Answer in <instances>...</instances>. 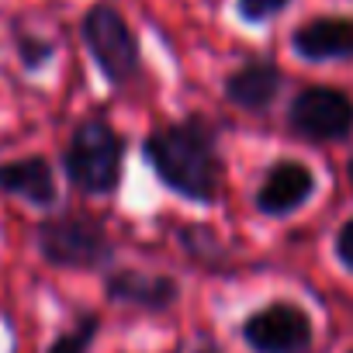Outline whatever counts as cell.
Returning a JSON list of instances; mask_svg holds the SVG:
<instances>
[{"mask_svg": "<svg viewBox=\"0 0 353 353\" xmlns=\"http://www.w3.org/2000/svg\"><path fill=\"white\" fill-rule=\"evenodd\" d=\"M294 52L305 59H350L353 56V18H315L294 32Z\"/></svg>", "mask_w": 353, "mask_h": 353, "instance_id": "cell-8", "label": "cell"}, {"mask_svg": "<svg viewBox=\"0 0 353 353\" xmlns=\"http://www.w3.org/2000/svg\"><path fill=\"white\" fill-rule=\"evenodd\" d=\"M350 184H353V159H350Z\"/></svg>", "mask_w": 353, "mask_h": 353, "instance_id": "cell-17", "label": "cell"}, {"mask_svg": "<svg viewBox=\"0 0 353 353\" xmlns=\"http://www.w3.org/2000/svg\"><path fill=\"white\" fill-rule=\"evenodd\" d=\"M0 191L25 198L32 205H52L56 201V176L52 166L42 156H28V159H14L0 166Z\"/></svg>", "mask_w": 353, "mask_h": 353, "instance_id": "cell-9", "label": "cell"}, {"mask_svg": "<svg viewBox=\"0 0 353 353\" xmlns=\"http://www.w3.org/2000/svg\"><path fill=\"white\" fill-rule=\"evenodd\" d=\"M336 256H339V263L353 274V219L339 229V236H336Z\"/></svg>", "mask_w": 353, "mask_h": 353, "instance_id": "cell-14", "label": "cell"}, {"mask_svg": "<svg viewBox=\"0 0 353 353\" xmlns=\"http://www.w3.org/2000/svg\"><path fill=\"white\" fill-rule=\"evenodd\" d=\"M315 191V176L305 163L298 159H281L270 173L263 188L256 191V208L270 219H284L291 212H298Z\"/></svg>", "mask_w": 353, "mask_h": 353, "instance_id": "cell-7", "label": "cell"}, {"mask_svg": "<svg viewBox=\"0 0 353 353\" xmlns=\"http://www.w3.org/2000/svg\"><path fill=\"white\" fill-rule=\"evenodd\" d=\"M350 353H353V350H350Z\"/></svg>", "mask_w": 353, "mask_h": 353, "instance_id": "cell-18", "label": "cell"}, {"mask_svg": "<svg viewBox=\"0 0 353 353\" xmlns=\"http://www.w3.org/2000/svg\"><path fill=\"white\" fill-rule=\"evenodd\" d=\"M291 128L312 142H332L353 132V101L332 87H308L291 101Z\"/></svg>", "mask_w": 353, "mask_h": 353, "instance_id": "cell-5", "label": "cell"}, {"mask_svg": "<svg viewBox=\"0 0 353 353\" xmlns=\"http://www.w3.org/2000/svg\"><path fill=\"white\" fill-rule=\"evenodd\" d=\"M94 336H97V319L94 315H83L70 332H63L46 353H87L90 350V343H94Z\"/></svg>", "mask_w": 353, "mask_h": 353, "instance_id": "cell-12", "label": "cell"}, {"mask_svg": "<svg viewBox=\"0 0 353 353\" xmlns=\"http://www.w3.org/2000/svg\"><path fill=\"white\" fill-rule=\"evenodd\" d=\"M66 176L87 194H108L121 176V139L111 125L90 118L66 145Z\"/></svg>", "mask_w": 353, "mask_h": 353, "instance_id": "cell-2", "label": "cell"}, {"mask_svg": "<svg viewBox=\"0 0 353 353\" xmlns=\"http://www.w3.org/2000/svg\"><path fill=\"white\" fill-rule=\"evenodd\" d=\"M108 294L114 301H128V305H142V308H166L176 298V284L170 277H149V274H114L108 281Z\"/></svg>", "mask_w": 353, "mask_h": 353, "instance_id": "cell-11", "label": "cell"}, {"mask_svg": "<svg viewBox=\"0 0 353 353\" xmlns=\"http://www.w3.org/2000/svg\"><path fill=\"white\" fill-rule=\"evenodd\" d=\"M145 159L159 173V181L191 201H212L219 188V156L212 132L194 118L184 125H170L149 135Z\"/></svg>", "mask_w": 353, "mask_h": 353, "instance_id": "cell-1", "label": "cell"}, {"mask_svg": "<svg viewBox=\"0 0 353 353\" xmlns=\"http://www.w3.org/2000/svg\"><path fill=\"white\" fill-rule=\"evenodd\" d=\"M288 4H291V0H239V14L246 21H267L277 11H284Z\"/></svg>", "mask_w": 353, "mask_h": 353, "instance_id": "cell-13", "label": "cell"}, {"mask_svg": "<svg viewBox=\"0 0 353 353\" xmlns=\"http://www.w3.org/2000/svg\"><path fill=\"white\" fill-rule=\"evenodd\" d=\"M198 353H219V350H212V346H205V350H198Z\"/></svg>", "mask_w": 353, "mask_h": 353, "instance_id": "cell-16", "label": "cell"}, {"mask_svg": "<svg viewBox=\"0 0 353 353\" xmlns=\"http://www.w3.org/2000/svg\"><path fill=\"white\" fill-rule=\"evenodd\" d=\"M243 339L256 353H301L312 343V322L294 305H270L246 319Z\"/></svg>", "mask_w": 353, "mask_h": 353, "instance_id": "cell-6", "label": "cell"}, {"mask_svg": "<svg viewBox=\"0 0 353 353\" xmlns=\"http://www.w3.org/2000/svg\"><path fill=\"white\" fill-rule=\"evenodd\" d=\"M52 56V46L49 42H35V39H21V59L28 63V66H39V63H46Z\"/></svg>", "mask_w": 353, "mask_h": 353, "instance_id": "cell-15", "label": "cell"}, {"mask_svg": "<svg viewBox=\"0 0 353 353\" xmlns=\"http://www.w3.org/2000/svg\"><path fill=\"white\" fill-rule=\"evenodd\" d=\"M42 256L56 267H101L111 256L108 232L87 215L49 219L39 229Z\"/></svg>", "mask_w": 353, "mask_h": 353, "instance_id": "cell-3", "label": "cell"}, {"mask_svg": "<svg viewBox=\"0 0 353 353\" xmlns=\"http://www.w3.org/2000/svg\"><path fill=\"white\" fill-rule=\"evenodd\" d=\"M83 39H87L97 66L104 70V77L111 83H125V80L135 77V70H139V46H135V35L128 32L125 18L114 8L97 4L83 18Z\"/></svg>", "mask_w": 353, "mask_h": 353, "instance_id": "cell-4", "label": "cell"}, {"mask_svg": "<svg viewBox=\"0 0 353 353\" xmlns=\"http://www.w3.org/2000/svg\"><path fill=\"white\" fill-rule=\"evenodd\" d=\"M281 90V73L274 63H250L236 70L225 83V94L243 111H263Z\"/></svg>", "mask_w": 353, "mask_h": 353, "instance_id": "cell-10", "label": "cell"}]
</instances>
